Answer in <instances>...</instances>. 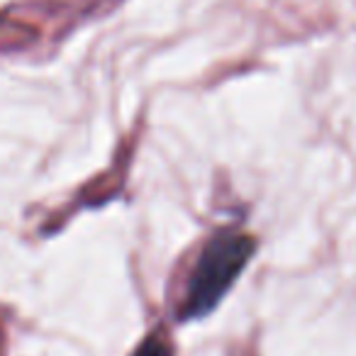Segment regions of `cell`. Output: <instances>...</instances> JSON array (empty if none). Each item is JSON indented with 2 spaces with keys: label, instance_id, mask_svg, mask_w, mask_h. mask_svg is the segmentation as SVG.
Segmentation results:
<instances>
[{
  "label": "cell",
  "instance_id": "cell-1",
  "mask_svg": "<svg viewBox=\"0 0 356 356\" xmlns=\"http://www.w3.org/2000/svg\"><path fill=\"white\" fill-rule=\"evenodd\" d=\"M254 254V239L234 229L218 232L200 252L181 302V320H198L218 307Z\"/></svg>",
  "mask_w": 356,
  "mask_h": 356
},
{
  "label": "cell",
  "instance_id": "cell-2",
  "mask_svg": "<svg viewBox=\"0 0 356 356\" xmlns=\"http://www.w3.org/2000/svg\"><path fill=\"white\" fill-rule=\"evenodd\" d=\"M132 356H173V344L163 330H154L144 337L142 344L134 349Z\"/></svg>",
  "mask_w": 356,
  "mask_h": 356
}]
</instances>
